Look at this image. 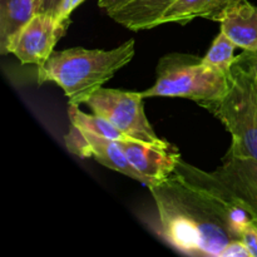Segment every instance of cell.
Masks as SVG:
<instances>
[{
	"label": "cell",
	"instance_id": "obj_14",
	"mask_svg": "<svg viewBox=\"0 0 257 257\" xmlns=\"http://www.w3.org/2000/svg\"><path fill=\"white\" fill-rule=\"evenodd\" d=\"M79 105L69 103L68 107V117H69L70 124L84 132L94 133L100 137H107L113 141L128 140L127 136L123 135L120 131H118L114 125L110 124L107 119L97 114H87L83 110H80Z\"/></svg>",
	"mask_w": 257,
	"mask_h": 257
},
{
	"label": "cell",
	"instance_id": "obj_7",
	"mask_svg": "<svg viewBox=\"0 0 257 257\" xmlns=\"http://www.w3.org/2000/svg\"><path fill=\"white\" fill-rule=\"evenodd\" d=\"M70 18L60 19L47 14H35L13 43L10 53L23 64L42 65L54 52V47L65 34Z\"/></svg>",
	"mask_w": 257,
	"mask_h": 257
},
{
	"label": "cell",
	"instance_id": "obj_1",
	"mask_svg": "<svg viewBox=\"0 0 257 257\" xmlns=\"http://www.w3.org/2000/svg\"><path fill=\"white\" fill-rule=\"evenodd\" d=\"M158 216V233L173 248L191 256L221 257L226 246L240 240L253 220L235 202L173 173L148 187Z\"/></svg>",
	"mask_w": 257,
	"mask_h": 257
},
{
	"label": "cell",
	"instance_id": "obj_4",
	"mask_svg": "<svg viewBox=\"0 0 257 257\" xmlns=\"http://www.w3.org/2000/svg\"><path fill=\"white\" fill-rule=\"evenodd\" d=\"M228 87V75L203 64L202 58L190 54L165 55L157 65V79L143 98H186L203 104L221 99Z\"/></svg>",
	"mask_w": 257,
	"mask_h": 257
},
{
	"label": "cell",
	"instance_id": "obj_21",
	"mask_svg": "<svg viewBox=\"0 0 257 257\" xmlns=\"http://www.w3.org/2000/svg\"><path fill=\"white\" fill-rule=\"evenodd\" d=\"M242 55L245 57V59L247 60L248 64L251 65V68L253 69V72H255L256 80H257V50L256 52H246V50H243Z\"/></svg>",
	"mask_w": 257,
	"mask_h": 257
},
{
	"label": "cell",
	"instance_id": "obj_8",
	"mask_svg": "<svg viewBox=\"0 0 257 257\" xmlns=\"http://www.w3.org/2000/svg\"><path fill=\"white\" fill-rule=\"evenodd\" d=\"M64 143L67 150L80 158H94L98 163L109 170L123 173L127 177L138 181L146 187L150 182L143 177L130 163L124 151L117 141L107 137H100L94 133L84 132L70 124L69 131L64 136Z\"/></svg>",
	"mask_w": 257,
	"mask_h": 257
},
{
	"label": "cell",
	"instance_id": "obj_10",
	"mask_svg": "<svg viewBox=\"0 0 257 257\" xmlns=\"http://www.w3.org/2000/svg\"><path fill=\"white\" fill-rule=\"evenodd\" d=\"M215 22L236 47L246 52L257 50V7L248 0H235L220 13Z\"/></svg>",
	"mask_w": 257,
	"mask_h": 257
},
{
	"label": "cell",
	"instance_id": "obj_15",
	"mask_svg": "<svg viewBox=\"0 0 257 257\" xmlns=\"http://www.w3.org/2000/svg\"><path fill=\"white\" fill-rule=\"evenodd\" d=\"M236 48L235 43L220 30V34L215 38L208 52L202 58L203 64L228 75L237 59L235 57Z\"/></svg>",
	"mask_w": 257,
	"mask_h": 257
},
{
	"label": "cell",
	"instance_id": "obj_9",
	"mask_svg": "<svg viewBox=\"0 0 257 257\" xmlns=\"http://www.w3.org/2000/svg\"><path fill=\"white\" fill-rule=\"evenodd\" d=\"M117 142L124 151L131 165L147 178L150 186L172 176L178 161L182 158L175 146L166 141L150 143L128 138Z\"/></svg>",
	"mask_w": 257,
	"mask_h": 257
},
{
	"label": "cell",
	"instance_id": "obj_11",
	"mask_svg": "<svg viewBox=\"0 0 257 257\" xmlns=\"http://www.w3.org/2000/svg\"><path fill=\"white\" fill-rule=\"evenodd\" d=\"M35 15V0H0V53L10 54L13 43Z\"/></svg>",
	"mask_w": 257,
	"mask_h": 257
},
{
	"label": "cell",
	"instance_id": "obj_19",
	"mask_svg": "<svg viewBox=\"0 0 257 257\" xmlns=\"http://www.w3.org/2000/svg\"><path fill=\"white\" fill-rule=\"evenodd\" d=\"M133 2H136V0H98V5L103 10H105L107 14H110V13L122 9L125 5L131 4Z\"/></svg>",
	"mask_w": 257,
	"mask_h": 257
},
{
	"label": "cell",
	"instance_id": "obj_20",
	"mask_svg": "<svg viewBox=\"0 0 257 257\" xmlns=\"http://www.w3.org/2000/svg\"><path fill=\"white\" fill-rule=\"evenodd\" d=\"M85 0H65L63 3L62 8H60V12L58 18L60 19H67V18H70V14L73 13V10L77 9L82 3H84Z\"/></svg>",
	"mask_w": 257,
	"mask_h": 257
},
{
	"label": "cell",
	"instance_id": "obj_13",
	"mask_svg": "<svg viewBox=\"0 0 257 257\" xmlns=\"http://www.w3.org/2000/svg\"><path fill=\"white\" fill-rule=\"evenodd\" d=\"M235 0H177L161 17L156 27L167 23L187 24L197 18L216 20L223 9Z\"/></svg>",
	"mask_w": 257,
	"mask_h": 257
},
{
	"label": "cell",
	"instance_id": "obj_5",
	"mask_svg": "<svg viewBox=\"0 0 257 257\" xmlns=\"http://www.w3.org/2000/svg\"><path fill=\"white\" fill-rule=\"evenodd\" d=\"M175 172L217 197L237 203L257 221V160L255 158L226 155L222 165L212 172L200 170L181 158Z\"/></svg>",
	"mask_w": 257,
	"mask_h": 257
},
{
	"label": "cell",
	"instance_id": "obj_17",
	"mask_svg": "<svg viewBox=\"0 0 257 257\" xmlns=\"http://www.w3.org/2000/svg\"><path fill=\"white\" fill-rule=\"evenodd\" d=\"M65 0H35V14H47L58 18Z\"/></svg>",
	"mask_w": 257,
	"mask_h": 257
},
{
	"label": "cell",
	"instance_id": "obj_16",
	"mask_svg": "<svg viewBox=\"0 0 257 257\" xmlns=\"http://www.w3.org/2000/svg\"><path fill=\"white\" fill-rule=\"evenodd\" d=\"M241 240L250 251L251 257H257V221L252 220L247 223L241 232Z\"/></svg>",
	"mask_w": 257,
	"mask_h": 257
},
{
	"label": "cell",
	"instance_id": "obj_2",
	"mask_svg": "<svg viewBox=\"0 0 257 257\" xmlns=\"http://www.w3.org/2000/svg\"><path fill=\"white\" fill-rule=\"evenodd\" d=\"M135 39L110 50L70 48L54 50L38 67V83L53 82L72 104H82L133 59Z\"/></svg>",
	"mask_w": 257,
	"mask_h": 257
},
{
	"label": "cell",
	"instance_id": "obj_3",
	"mask_svg": "<svg viewBox=\"0 0 257 257\" xmlns=\"http://www.w3.org/2000/svg\"><path fill=\"white\" fill-rule=\"evenodd\" d=\"M202 107L218 118L232 137L227 155L257 160V80L242 54L228 74L225 95Z\"/></svg>",
	"mask_w": 257,
	"mask_h": 257
},
{
	"label": "cell",
	"instance_id": "obj_6",
	"mask_svg": "<svg viewBox=\"0 0 257 257\" xmlns=\"http://www.w3.org/2000/svg\"><path fill=\"white\" fill-rule=\"evenodd\" d=\"M93 113L100 115L118 131L136 141L162 142L148 120L140 92L99 88L84 103Z\"/></svg>",
	"mask_w": 257,
	"mask_h": 257
},
{
	"label": "cell",
	"instance_id": "obj_18",
	"mask_svg": "<svg viewBox=\"0 0 257 257\" xmlns=\"http://www.w3.org/2000/svg\"><path fill=\"white\" fill-rule=\"evenodd\" d=\"M221 257H251L250 251L242 240H233L225 247Z\"/></svg>",
	"mask_w": 257,
	"mask_h": 257
},
{
	"label": "cell",
	"instance_id": "obj_12",
	"mask_svg": "<svg viewBox=\"0 0 257 257\" xmlns=\"http://www.w3.org/2000/svg\"><path fill=\"white\" fill-rule=\"evenodd\" d=\"M176 2L177 0H136L108 15L133 32L152 29L166 10Z\"/></svg>",
	"mask_w": 257,
	"mask_h": 257
}]
</instances>
